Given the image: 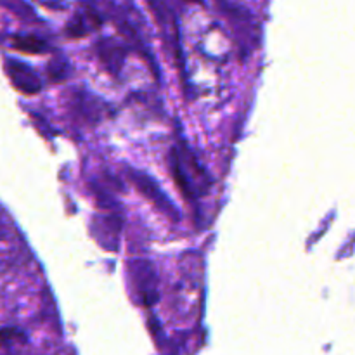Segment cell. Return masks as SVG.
Segmentation results:
<instances>
[{
    "label": "cell",
    "mask_w": 355,
    "mask_h": 355,
    "mask_svg": "<svg viewBox=\"0 0 355 355\" xmlns=\"http://www.w3.org/2000/svg\"><path fill=\"white\" fill-rule=\"evenodd\" d=\"M6 69L12 85L19 92L33 96V94H37L42 89V82L37 73L30 66L24 64L23 61H19V59H7Z\"/></svg>",
    "instance_id": "obj_1"
},
{
    "label": "cell",
    "mask_w": 355,
    "mask_h": 355,
    "mask_svg": "<svg viewBox=\"0 0 355 355\" xmlns=\"http://www.w3.org/2000/svg\"><path fill=\"white\" fill-rule=\"evenodd\" d=\"M132 180H134L135 186L139 187V191H142V194H146V196H148L149 200L156 205V207H159L162 210L170 211L172 215H175V210H173V207H172V203H170L168 198L162 193V189H159V187L156 186L151 179H148V177L142 175V173H134Z\"/></svg>",
    "instance_id": "obj_2"
},
{
    "label": "cell",
    "mask_w": 355,
    "mask_h": 355,
    "mask_svg": "<svg viewBox=\"0 0 355 355\" xmlns=\"http://www.w3.org/2000/svg\"><path fill=\"white\" fill-rule=\"evenodd\" d=\"M101 26V17L97 16L96 10L90 9V7H85V9L80 10L73 21L68 26V33L71 37H82V35L90 33V31L97 30Z\"/></svg>",
    "instance_id": "obj_3"
},
{
    "label": "cell",
    "mask_w": 355,
    "mask_h": 355,
    "mask_svg": "<svg viewBox=\"0 0 355 355\" xmlns=\"http://www.w3.org/2000/svg\"><path fill=\"white\" fill-rule=\"evenodd\" d=\"M99 55L114 73L118 71L120 64L125 59V49L113 40H104L99 44Z\"/></svg>",
    "instance_id": "obj_4"
},
{
    "label": "cell",
    "mask_w": 355,
    "mask_h": 355,
    "mask_svg": "<svg viewBox=\"0 0 355 355\" xmlns=\"http://www.w3.org/2000/svg\"><path fill=\"white\" fill-rule=\"evenodd\" d=\"M12 45L17 51L30 52V54H42L47 49V44L33 35H16L12 37Z\"/></svg>",
    "instance_id": "obj_5"
},
{
    "label": "cell",
    "mask_w": 355,
    "mask_h": 355,
    "mask_svg": "<svg viewBox=\"0 0 355 355\" xmlns=\"http://www.w3.org/2000/svg\"><path fill=\"white\" fill-rule=\"evenodd\" d=\"M68 75V64L66 62H59V61H52L51 66H49V76L52 80H61Z\"/></svg>",
    "instance_id": "obj_6"
}]
</instances>
